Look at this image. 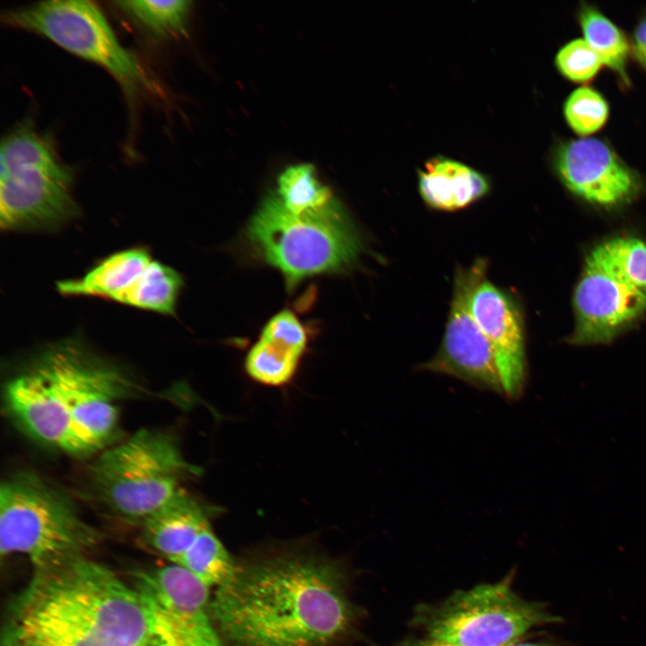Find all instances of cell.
I'll return each instance as SVG.
<instances>
[{"label":"cell","instance_id":"6da1fadb","mask_svg":"<svg viewBox=\"0 0 646 646\" xmlns=\"http://www.w3.org/2000/svg\"><path fill=\"white\" fill-rule=\"evenodd\" d=\"M211 599L229 646H336L357 610L337 563L284 551L236 562Z\"/></svg>","mask_w":646,"mask_h":646},{"label":"cell","instance_id":"7a4b0ae2","mask_svg":"<svg viewBox=\"0 0 646 646\" xmlns=\"http://www.w3.org/2000/svg\"><path fill=\"white\" fill-rule=\"evenodd\" d=\"M2 646H164L137 589L86 556L35 571L10 610Z\"/></svg>","mask_w":646,"mask_h":646},{"label":"cell","instance_id":"3957f363","mask_svg":"<svg viewBox=\"0 0 646 646\" xmlns=\"http://www.w3.org/2000/svg\"><path fill=\"white\" fill-rule=\"evenodd\" d=\"M247 235L289 286L315 275L345 269L362 249L357 231L336 199L320 210L294 214L276 196H268L252 216Z\"/></svg>","mask_w":646,"mask_h":646},{"label":"cell","instance_id":"277c9868","mask_svg":"<svg viewBox=\"0 0 646 646\" xmlns=\"http://www.w3.org/2000/svg\"><path fill=\"white\" fill-rule=\"evenodd\" d=\"M73 172L47 135L25 122L0 146V224L7 231H51L79 214Z\"/></svg>","mask_w":646,"mask_h":646},{"label":"cell","instance_id":"5b68a950","mask_svg":"<svg viewBox=\"0 0 646 646\" xmlns=\"http://www.w3.org/2000/svg\"><path fill=\"white\" fill-rule=\"evenodd\" d=\"M99 539L72 504L39 478L22 474L2 483V556L23 554L42 571L86 556Z\"/></svg>","mask_w":646,"mask_h":646},{"label":"cell","instance_id":"8992f818","mask_svg":"<svg viewBox=\"0 0 646 646\" xmlns=\"http://www.w3.org/2000/svg\"><path fill=\"white\" fill-rule=\"evenodd\" d=\"M570 343L607 344L646 311V243L615 237L588 255L573 295Z\"/></svg>","mask_w":646,"mask_h":646},{"label":"cell","instance_id":"52a82bcc","mask_svg":"<svg viewBox=\"0 0 646 646\" xmlns=\"http://www.w3.org/2000/svg\"><path fill=\"white\" fill-rule=\"evenodd\" d=\"M194 470L172 438L144 429L102 453L90 476L107 507L144 521L182 489L181 481Z\"/></svg>","mask_w":646,"mask_h":646},{"label":"cell","instance_id":"ba28073f","mask_svg":"<svg viewBox=\"0 0 646 646\" xmlns=\"http://www.w3.org/2000/svg\"><path fill=\"white\" fill-rule=\"evenodd\" d=\"M2 21L48 39L108 71L129 95L156 92L138 57L124 48L100 7L87 0H47L6 11Z\"/></svg>","mask_w":646,"mask_h":646},{"label":"cell","instance_id":"9c48e42d","mask_svg":"<svg viewBox=\"0 0 646 646\" xmlns=\"http://www.w3.org/2000/svg\"><path fill=\"white\" fill-rule=\"evenodd\" d=\"M415 624L426 636L458 646H506L534 626L559 621L537 603L524 600L509 581L458 590L422 606Z\"/></svg>","mask_w":646,"mask_h":646},{"label":"cell","instance_id":"30bf717a","mask_svg":"<svg viewBox=\"0 0 646 646\" xmlns=\"http://www.w3.org/2000/svg\"><path fill=\"white\" fill-rule=\"evenodd\" d=\"M33 364L65 402L83 437L94 450L105 444L118 424L114 401L128 387L120 372L74 340L50 345Z\"/></svg>","mask_w":646,"mask_h":646},{"label":"cell","instance_id":"8fae6325","mask_svg":"<svg viewBox=\"0 0 646 646\" xmlns=\"http://www.w3.org/2000/svg\"><path fill=\"white\" fill-rule=\"evenodd\" d=\"M181 275L144 248L116 252L79 278L58 281L65 296L98 297L134 308L173 315Z\"/></svg>","mask_w":646,"mask_h":646},{"label":"cell","instance_id":"7c38bea8","mask_svg":"<svg viewBox=\"0 0 646 646\" xmlns=\"http://www.w3.org/2000/svg\"><path fill=\"white\" fill-rule=\"evenodd\" d=\"M131 584L152 610L164 646H226L210 589L183 568L170 563L136 571Z\"/></svg>","mask_w":646,"mask_h":646},{"label":"cell","instance_id":"4fadbf2b","mask_svg":"<svg viewBox=\"0 0 646 646\" xmlns=\"http://www.w3.org/2000/svg\"><path fill=\"white\" fill-rule=\"evenodd\" d=\"M548 164L569 193L594 206L609 209L627 205L643 188L641 173L606 138H557L549 151Z\"/></svg>","mask_w":646,"mask_h":646},{"label":"cell","instance_id":"5bb4252c","mask_svg":"<svg viewBox=\"0 0 646 646\" xmlns=\"http://www.w3.org/2000/svg\"><path fill=\"white\" fill-rule=\"evenodd\" d=\"M487 267V260L482 258L467 267H457L441 345L418 369L450 375L504 396L493 353L469 307L471 292L486 276Z\"/></svg>","mask_w":646,"mask_h":646},{"label":"cell","instance_id":"9a60e30c","mask_svg":"<svg viewBox=\"0 0 646 646\" xmlns=\"http://www.w3.org/2000/svg\"><path fill=\"white\" fill-rule=\"evenodd\" d=\"M469 307L493 353L504 396L518 398L527 366L523 317L516 301L485 276L472 291Z\"/></svg>","mask_w":646,"mask_h":646},{"label":"cell","instance_id":"2e32d148","mask_svg":"<svg viewBox=\"0 0 646 646\" xmlns=\"http://www.w3.org/2000/svg\"><path fill=\"white\" fill-rule=\"evenodd\" d=\"M5 397L13 415L33 437L72 454L95 450L80 433L55 388L34 364L8 382Z\"/></svg>","mask_w":646,"mask_h":646},{"label":"cell","instance_id":"e0dca14e","mask_svg":"<svg viewBox=\"0 0 646 646\" xmlns=\"http://www.w3.org/2000/svg\"><path fill=\"white\" fill-rule=\"evenodd\" d=\"M418 192L430 208L455 212L484 197L491 189L488 177L443 155H435L417 170Z\"/></svg>","mask_w":646,"mask_h":646},{"label":"cell","instance_id":"ac0fdd59","mask_svg":"<svg viewBox=\"0 0 646 646\" xmlns=\"http://www.w3.org/2000/svg\"><path fill=\"white\" fill-rule=\"evenodd\" d=\"M210 525L201 505L183 489L144 520V538L171 564H178Z\"/></svg>","mask_w":646,"mask_h":646},{"label":"cell","instance_id":"d6986e66","mask_svg":"<svg viewBox=\"0 0 646 646\" xmlns=\"http://www.w3.org/2000/svg\"><path fill=\"white\" fill-rule=\"evenodd\" d=\"M584 40L611 70L624 90L632 87L628 65L632 57L630 38L597 5L581 1L575 13Z\"/></svg>","mask_w":646,"mask_h":646},{"label":"cell","instance_id":"ffe728a7","mask_svg":"<svg viewBox=\"0 0 646 646\" xmlns=\"http://www.w3.org/2000/svg\"><path fill=\"white\" fill-rule=\"evenodd\" d=\"M113 4L138 27L158 39L185 32L190 10L188 0H122Z\"/></svg>","mask_w":646,"mask_h":646},{"label":"cell","instance_id":"44dd1931","mask_svg":"<svg viewBox=\"0 0 646 646\" xmlns=\"http://www.w3.org/2000/svg\"><path fill=\"white\" fill-rule=\"evenodd\" d=\"M276 196L294 214L320 210L336 200L329 188L318 179L311 164L288 167L278 178Z\"/></svg>","mask_w":646,"mask_h":646},{"label":"cell","instance_id":"7402d4cb","mask_svg":"<svg viewBox=\"0 0 646 646\" xmlns=\"http://www.w3.org/2000/svg\"><path fill=\"white\" fill-rule=\"evenodd\" d=\"M235 564L236 561L209 526L176 565L210 589L221 585L232 572Z\"/></svg>","mask_w":646,"mask_h":646},{"label":"cell","instance_id":"603a6c76","mask_svg":"<svg viewBox=\"0 0 646 646\" xmlns=\"http://www.w3.org/2000/svg\"><path fill=\"white\" fill-rule=\"evenodd\" d=\"M563 115L575 135L589 137L606 126L610 117V105L599 91L588 84L581 85L564 100Z\"/></svg>","mask_w":646,"mask_h":646},{"label":"cell","instance_id":"cb8c5ba5","mask_svg":"<svg viewBox=\"0 0 646 646\" xmlns=\"http://www.w3.org/2000/svg\"><path fill=\"white\" fill-rule=\"evenodd\" d=\"M300 360L301 357L259 338L246 356L245 369L254 380L277 387L292 380Z\"/></svg>","mask_w":646,"mask_h":646},{"label":"cell","instance_id":"d4e9b609","mask_svg":"<svg viewBox=\"0 0 646 646\" xmlns=\"http://www.w3.org/2000/svg\"><path fill=\"white\" fill-rule=\"evenodd\" d=\"M554 65L563 78L582 85L594 80L603 66L598 54L583 38L565 42L555 53Z\"/></svg>","mask_w":646,"mask_h":646},{"label":"cell","instance_id":"484cf974","mask_svg":"<svg viewBox=\"0 0 646 646\" xmlns=\"http://www.w3.org/2000/svg\"><path fill=\"white\" fill-rule=\"evenodd\" d=\"M307 337L301 321L288 310L273 316L260 335V339L299 357H301L305 351Z\"/></svg>","mask_w":646,"mask_h":646},{"label":"cell","instance_id":"4316f807","mask_svg":"<svg viewBox=\"0 0 646 646\" xmlns=\"http://www.w3.org/2000/svg\"><path fill=\"white\" fill-rule=\"evenodd\" d=\"M629 38L632 57L646 73V10L639 16Z\"/></svg>","mask_w":646,"mask_h":646},{"label":"cell","instance_id":"83f0119b","mask_svg":"<svg viewBox=\"0 0 646 646\" xmlns=\"http://www.w3.org/2000/svg\"><path fill=\"white\" fill-rule=\"evenodd\" d=\"M397 646H458L447 642L425 636L423 638H409L401 642Z\"/></svg>","mask_w":646,"mask_h":646},{"label":"cell","instance_id":"f1b7e54d","mask_svg":"<svg viewBox=\"0 0 646 646\" xmlns=\"http://www.w3.org/2000/svg\"><path fill=\"white\" fill-rule=\"evenodd\" d=\"M506 646H551L546 643H540V642H512L511 644H508Z\"/></svg>","mask_w":646,"mask_h":646}]
</instances>
